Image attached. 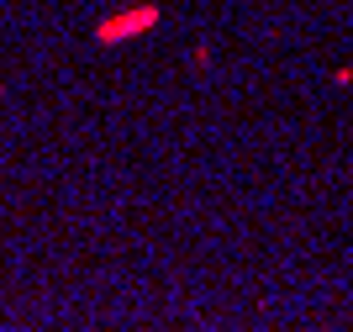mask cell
Returning a JSON list of instances; mask_svg holds the SVG:
<instances>
[{"mask_svg":"<svg viewBox=\"0 0 353 332\" xmlns=\"http://www.w3.org/2000/svg\"><path fill=\"white\" fill-rule=\"evenodd\" d=\"M163 21V6H153V0H143V6H127V11H111L95 21V43L101 48H117V43H132V37H143V32H153Z\"/></svg>","mask_w":353,"mask_h":332,"instance_id":"1","label":"cell"}]
</instances>
